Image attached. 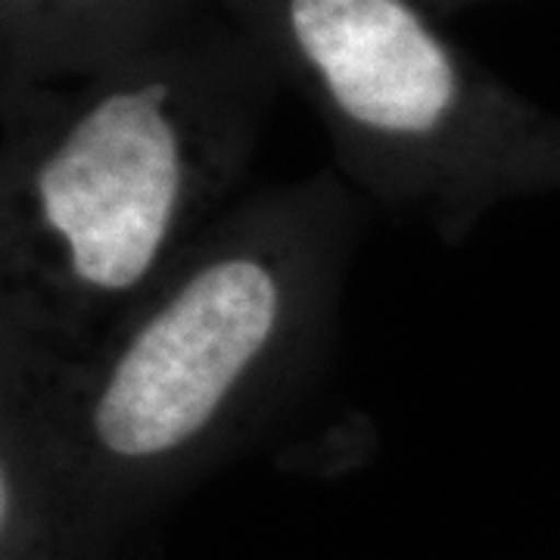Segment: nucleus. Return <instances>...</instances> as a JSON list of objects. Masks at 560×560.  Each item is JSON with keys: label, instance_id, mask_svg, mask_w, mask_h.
Returning a JSON list of instances; mask_svg holds the SVG:
<instances>
[{"label": "nucleus", "instance_id": "obj_3", "mask_svg": "<svg viewBox=\"0 0 560 560\" xmlns=\"http://www.w3.org/2000/svg\"><path fill=\"white\" fill-rule=\"evenodd\" d=\"M318 116L364 202L464 243L499 206L560 190V116L418 0H221Z\"/></svg>", "mask_w": 560, "mask_h": 560}, {"label": "nucleus", "instance_id": "obj_2", "mask_svg": "<svg viewBox=\"0 0 560 560\" xmlns=\"http://www.w3.org/2000/svg\"><path fill=\"white\" fill-rule=\"evenodd\" d=\"M280 91L221 0L101 72L0 91V327L101 340L241 200Z\"/></svg>", "mask_w": 560, "mask_h": 560}, {"label": "nucleus", "instance_id": "obj_5", "mask_svg": "<svg viewBox=\"0 0 560 560\" xmlns=\"http://www.w3.org/2000/svg\"><path fill=\"white\" fill-rule=\"evenodd\" d=\"M420 7H427L433 16H448V13H455V10H467V7H474V3H489V0H418Z\"/></svg>", "mask_w": 560, "mask_h": 560}, {"label": "nucleus", "instance_id": "obj_4", "mask_svg": "<svg viewBox=\"0 0 560 560\" xmlns=\"http://www.w3.org/2000/svg\"><path fill=\"white\" fill-rule=\"evenodd\" d=\"M219 0H0V91L101 72Z\"/></svg>", "mask_w": 560, "mask_h": 560}, {"label": "nucleus", "instance_id": "obj_1", "mask_svg": "<svg viewBox=\"0 0 560 560\" xmlns=\"http://www.w3.org/2000/svg\"><path fill=\"white\" fill-rule=\"evenodd\" d=\"M361 209L334 168L243 194L79 355L0 327L79 529L194 480L300 396L337 330Z\"/></svg>", "mask_w": 560, "mask_h": 560}]
</instances>
